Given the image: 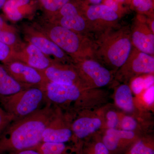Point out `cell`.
<instances>
[{"label":"cell","mask_w":154,"mask_h":154,"mask_svg":"<svg viewBox=\"0 0 154 154\" xmlns=\"http://www.w3.org/2000/svg\"><path fill=\"white\" fill-rule=\"evenodd\" d=\"M56 110L46 102L32 114L12 122L0 135V154L36 148L42 143L43 133Z\"/></svg>","instance_id":"cell-1"},{"label":"cell","mask_w":154,"mask_h":154,"mask_svg":"<svg viewBox=\"0 0 154 154\" xmlns=\"http://www.w3.org/2000/svg\"><path fill=\"white\" fill-rule=\"evenodd\" d=\"M97 36L94 40V59L113 69L120 68L132 49L129 26H118Z\"/></svg>","instance_id":"cell-2"},{"label":"cell","mask_w":154,"mask_h":154,"mask_svg":"<svg viewBox=\"0 0 154 154\" xmlns=\"http://www.w3.org/2000/svg\"><path fill=\"white\" fill-rule=\"evenodd\" d=\"M66 54L73 63L94 58V42L90 36L63 28L48 20L32 23Z\"/></svg>","instance_id":"cell-3"},{"label":"cell","mask_w":154,"mask_h":154,"mask_svg":"<svg viewBox=\"0 0 154 154\" xmlns=\"http://www.w3.org/2000/svg\"><path fill=\"white\" fill-rule=\"evenodd\" d=\"M46 103L44 91L37 87H31L10 96H0L1 107L13 116L14 120L32 114Z\"/></svg>","instance_id":"cell-4"},{"label":"cell","mask_w":154,"mask_h":154,"mask_svg":"<svg viewBox=\"0 0 154 154\" xmlns=\"http://www.w3.org/2000/svg\"><path fill=\"white\" fill-rule=\"evenodd\" d=\"M20 30L26 42H29L53 60L63 63H73V61L60 48L31 23H23Z\"/></svg>","instance_id":"cell-5"},{"label":"cell","mask_w":154,"mask_h":154,"mask_svg":"<svg viewBox=\"0 0 154 154\" xmlns=\"http://www.w3.org/2000/svg\"><path fill=\"white\" fill-rule=\"evenodd\" d=\"M73 64L86 86L101 88L111 81L110 71L93 58L77 61Z\"/></svg>","instance_id":"cell-6"},{"label":"cell","mask_w":154,"mask_h":154,"mask_svg":"<svg viewBox=\"0 0 154 154\" xmlns=\"http://www.w3.org/2000/svg\"><path fill=\"white\" fill-rule=\"evenodd\" d=\"M84 17L92 33L97 34L119 26V15L104 4L89 6Z\"/></svg>","instance_id":"cell-7"},{"label":"cell","mask_w":154,"mask_h":154,"mask_svg":"<svg viewBox=\"0 0 154 154\" xmlns=\"http://www.w3.org/2000/svg\"><path fill=\"white\" fill-rule=\"evenodd\" d=\"M2 66L14 79L29 88L42 89L48 82L42 72L19 61L13 60Z\"/></svg>","instance_id":"cell-8"},{"label":"cell","mask_w":154,"mask_h":154,"mask_svg":"<svg viewBox=\"0 0 154 154\" xmlns=\"http://www.w3.org/2000/svg\"><path fill=\"white\" fill-rule=\"evenodd\" d=\"M58 12V17L51 18L48 20L77 33L91 36V33H93L88 21L84 16L79 14L73 4L67 3Z\"/></svg>","instance_id":"cell-9"},{"label":"cell","mask_w":154,"mask_h":154,"mask_svg":"<svg viewBox=\"0 0 154 154\" xmlns=\"http://www.w3.org/2000/svg\"><path fill=\"white\" fill-rule=\"evenodd\" d=\"M85 88L75 85H66L48 82L42 90L46 102L53 105H59L78 102Z\"/></svg>","instance_id":"cell-10"},{"label":"cell","mask_w":154,"mask_h":154,"mask_svg":"<svg viewBox=\"0 0 154 154\" xmlns=\"http://www.w3.org/2000/svg\"><path fill=\"white\" fill-rule=\"evenodd\" d=\"M42 72L48 82L66 85H77L85 88L73 63L54 62Z\"/></svg>","instance_id":"cell-11"},{"label":"cell","mask_w":154,"mask_h":154,"mask_svg":"<svg viewBox=\"0 0 154 154\" xmlns=\"http://www.w3.org/2000/svg\"><path fill=\"white\" fill-rule=\"evenodd\" d=\"M120 74L125 78L142 74H151L154 72V56L147 54L133 47L125 62L120 68Z\"/></svg>","instance_id":"cell-12"},{"label":"cell","mask_w":154,"mask_h":154,"mask_svg":"<svg viewBox=\"0 0 154 154\" xmlns=\"http://www.w3.org/2000/svg\"><path fill=\"white\" fill-rule=\"evenodd\" d=\"M13 60L22 62L40 71L46 69L55 62L36 46L25 41L14 50Z\"/></svg>","instance_id":"cell-13"},{"label":"cell","mask_w":154,"mask_h":154,"mask_svg":"<svg viewBox=\"0 0 154 154\" xmlns=\"http://www.w3.org/2000/svg\"><path fill=\"white\" fill-rule=\"evenodd\" d=\"M74 136L71 128L63 118L59 108L56 107L54 116L42 134V142L65 143Z\"/></svg>","instance_id":"cell-14"},{"label":"cell","mask_w":154,"mask_h":154,"mask_svg":"<svg viewBox=\"0 0 154 154\" xmlns=\"http://www.w3.org/2000/svg\"><path fill=\"white\" fill-rule=\"evenodd\" d=\"M131 37L133 47L147 54L154 56V33L147 22L138 18L133 23Z\"/></svg>","instance_id":"cell-15"},{"label":"cell","mask_w":154,"mask_h":154,"mask_svg":"<svg viewBox=\"0 0 154 154\" xmlns=\"http://www.w3.org/2000/svg\"><path fill=\"white\" fill-rule=\"evenodd\" d=\"M137 140L133 131L108 128L102 141L110 154H118L128 149Z\"/></svg>","instance_id":"cell-16"},{"label":"cell","mask_w":154,"mask_h":154,"mask_svg":"<svg viewBox=\"0 0 154 154\" xmlns=\"http://www.w3.org/2000/svg\"><path fill=\"white\" fill-rule=\"evenodd\" d=\"M100 119L95 117H82L77 119L71 125L74 136L84 139L98 130L102 126Z\"/></svg>","instance_id":"cell-17"},{"label":"cell","mask_w":154,"mask_h":154,"mask_svg":"<svg viewBox=\"0 0 154 154\" xmlns=\"http://www.w3.org/2000/svg\"><path fill=\"white\" fill-rule=\"evenodd\" d=\"M28 88L17 82L0 65V96H10Z\"/></svg>","instance_id":"cell-18"},{"label":"cell","mask_w":154,"mask_h":154,"mask_svg":"<svg viewBox=\"0 0 154 154\" xmlns=\"http://www.w3.org/2000/svg\"><path fill=\"white\" fill-rule=\"evenodd\" d=\"M116 103L119 108L127 112L134 109L132 92L129 86L122 85L118 87L115 94Z\"/></svg>","instance_id":"cell-19"},{"label":"cell","mask_w":154,"mask_h":154,"mask_svg":"<svg viewBox=\"0 0 154 154\" xmlns=\"http://www.w3.org/2000/svg\"><path fill=\"white\" fill-rule=\"evenodd\" d=\"M30 0H7L3 7V11L7 18L13 22H18L24 18L19 8L27 5Z\"/></svg>","instance_id":"cell-20"},{"label":"cell","mask_w":154,"mask_h":154,"mask_svg":"<svg viewBox=\"0 0 154 154\" xmlns=\"http://www.w3.org/2000/svg\"><path fill=\"white\" fill-rule=\"evenodd\" d=\"M40 154H72V149L61 143L42 142L35 148Z\"/></svg>","instance_id":"cell-21"},{"label":"cell","mask_w":154,"mask_h":154,"mask_svg":"<svg viewBox=\"0 0 154 154\" xmlns=\"http://www.w3.org/2000/svg\"><path fill=\"white\" fill-rule=\"evenodd\" d=\"M0 41L11 47L13 50L19 47L23 42L20 38L18 30H0Z\"/></svg>","instance_id":"cell-22"},{"label":"cell","mask_w":154,"mask_h":154,"mask_svg":"<svg viewBox=\"0 0 154 154\" xmlns=\"http://www.w3.org/2000/svg\"><path fill=\"white\" fill-rule=\"evenodd\" d=\"M127 154H154L153 143L145 139L137 140L130 148Z\"/></svg>","instance_id":"cell-23"},{"label":"cell","mask_w":154,"mask_h":154,"mask_svg":"<svg viewBox=\"0 0 154 154\" xmlns=\"http://www.w3.org/2000/svg\"><path fill=\"white\" fill-rule=\"evenodd\" d=\"M42 7L50 13H56L70 0H39Z\"/></svg>","instance_id":"cell-24"},{"label":"cell","mask_w":154,"mask_h":154,"mask_svg":"<svg viewBox=\"0 0 154 154\" xmlns=\"http://www.w3.org/2000/svg\"><path fill=\"white\" fill-rule=\"evenodd\" d=\"M82 154H110V153L101 140L89 145L83 151Z\"/></svg>","instance_id":"cell-25"},{"label":"cell","mask_w":154,"mask_h":154,"mask_svg":"<svg viewBox=\"0 0 154 154\" xmlns=\"http://www.w3.org/2000/svg\"><path fill=\"white\" fill-rule=\"evenodd\" d=\"M13 49L0 41V61L5 64L13 60Z\"/></svg>","instance_id":"cell-26"},{"label":"cell","mask_w":154,"mask_h":154,"mask_svg":"<svg viewBox=\"0 0 154 154\" xmlns=\"http://www.w3.org/2000/svg\"><path fill=\"white\" fill-rule=\"evenodd\" d=\"M14 120V116L7 113L0 106V135L6 127Z\"/></svg>","instance_id":"cell-27"},{"label":"cell","mask_w":154,"mask_h":154,"mask_svg":"<svg viewBox=\"0 0 154 154\" xmlns=\"http://www.w3.org/2000/svg\"><path fill=\"white\" fill-rule=\"evenodd\" d=\"M121 128L123 130L133 131L137 126V122L131 116H126L122 119L121 122Z\"/></svg>","instance_id":"cell-28"},{"label":"cell","mask_w":154,"mask_h":154,"mask_svg":"<svg viewBox=\"0 0 154 154\" xmlns=\"http://www.w3.org/2000/svg\"><path fill=\"white\" fill-rule=\"evenodd\" d=\"M144 78L139 76L136 77L133 80L131 83V90L136 94H139L141 93L144 89Z\"/></svg>","instance_id":"cell-29"},{"label":"cell","mask_w":154,"mask_h":154,"mask_svg":"<svg viewBox=\"0 0 154 154\" xmlns=\"http://www.w3.org/2000/svg\"><path fill=\"white\" fill-rule=\"evenodd\" d=\"M107 125L108 128L115 129L119 124V117L115 111H109L107 114Z\"/></svg>","instance_id":"cell-30"},{"label":"cell","mask_w":154,"mask_h":154,"mask_svg":"<svg viewBox=\"0 0 154 154\" xmlns=\"http://www.w3.org/2000/svg\"><path fill=\"white\" fill-rule=\"evenodd\" d=\"M143 99L145 102L149 105H152L154 102V86L146 90L143 95Z\"/></svg>","instance_id":"cell-31"},{"label":"cell","mask_w":154,"mask_h":154,"mask_svg":"<svg viewBox=\"0 0 154 154\" xmlns=\"http://www.w3.org/2000/svg\"><path fill=\"white\" fill-rule=\"evenodd\" d=\"M103 4L110 8V9L116 12L119 15V4H120L114 0H104V2Z\"/></svg>","instance_id":"cell-32"},{"label":"cell","mask_w":154,"mask_h":154,"mask_svg":"<svg viewBox=\"0 0 154 154\" xmlns=\"http://www.w3.org/2000/svg\"><path fill=\"white\" fill-rule=\"evenodd\" d=\"M17 29L14 26L8 24L2 17L0 16V30H15Z\"/></svg>","instance_id":"cell-33"},{"label":"cell","mask_w":154,"mask_h":154,"mask_svg":"<svg viewBox=\"0 0 154 154\" xmlns=\"http://www.w3.org/2000/svg\"><path fill=\"white\" fill-rule=\"evenodd\" d=\"M154 77L152 75L147 76L144 78V89L146 90L154 85Z\"/></svg>","instance_id":"cell-34"},{"label":"cell","mask_w":154,"mask_h":154,"mask_svg":"<svg viewBox=\"0 0 154 154\" xmlns=\"http://www.w3.org/2000/svg\"><path fill=\"white\" fill-rule=\"evenodd\" d=\"M5 154H40L36 149H28L19 151L12 152Z\"/></svg>","instance_id":"cell-35"},{"label":"cell","mask_w":154,"mask_h":154,"mask_svg":"<svg viewBox=\"0 0 154 154\" xmlns=\"http://www.w3.org/2000/svg\"><path fill=\"white\" fill-rule=\"evenodd\" d=\"M148 1V0H132V4L134 8H136L139 6Z\"/></svg>","instance_id":"cell-36"},{"label":"cell","mask_w":154,"mask_h":154,"mask_svg":"<svg viewBox=\"0 0 154 154\" xmlns=\"http://www.w3.org/2000/svg\"><path fill=\"white\" fill-rule=\"evenodd\" d=\"M149 28L151 30L152 32L154 33V19L151 20L150 22H147Z\"/></svg>","instance_id":"cell-37"},{"label":"cell","mask_w":154,"mask_h":154,"mask_svg":"<svg viewBox=\"0 0 154 154\" xmlns=\"http://www.w3.org/2000/svg\"><path fill=\"white\" fill-rule=\"evenodd\" d=\"M103 0H89L90 2L93 5H99Z\"/></svg>","instance_id":"cell-38"},{"label":"cell","mask_w":154,"mask_h":154,"mask_svg":"<svg viewBox=\"0 0 154 154\" xmlns=\"http://www.w3.org/2000/svg\"><path fill=\"white\" fill-rule=\"evenodd\" d=\"M7 0H0V9L3 8Z\"/></svg>","instance_id":"cell-39"},{"label":"cell","mask_w":154,"mask_h":154,"mask_svg":"<svg viewBox=\"0 0 154 154\" xmlns=\"http://www.w3.org/2000/svg\"><path fill=\"white\" fill-rule=\"evenodd\" d=\"M114 1H116V2H117L119 4H122V3L124 2L125 0H114Z\"/></svg>","instance_id":"cell-40"}]
</instances>
